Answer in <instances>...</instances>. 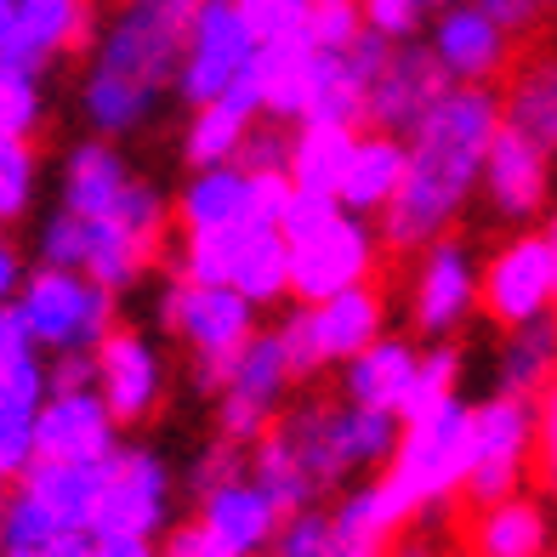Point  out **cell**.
I'll return each instance as SVG.
<instances>
[{
    "mask_svg": "<svg viewBox=\"0 0 557 557\" xmlns=\"http://www.w3.org/2000/svg\"><path fill=\"white\" fill-rule=\"evenodd\" d=\"M154 262H160V250H148L143 239H132L120 222H109V216H86V257H81V273L86 278H97L103 290H132V285H143L148 273H154Z\"/></svg>",
    "mask_w": 557,
    "mask_h": 557,
    "instance_id": "cell-34",
    "label": "cell"
},
{
    "mask_svg": "<svg viewBox=\"0 0 557 557\" xmlns=\"http://www.w3.org/2000/svg\"><path fill=\"white\" fill-rule=\"evenodd\" d=\"M0 557H40V552H23V546H0Z\"/></svg>",
    "mask_w": 557,
    "mask_h": 557,
    "instance_id": "cell-56",
    "label": "cell"
},
{
    "mask_svg": "<svg viewBox=\"0 0 557 557\" xmlns=\"http://www.w3.org/2000/svg\"><path fill=\"white\" fill-rule=\"evenodd\" d=\"M35 552L40 557H91V529H58V535Z\"/></svg>",
    "mask_w": 557,
    "mask_h": 557,
    "instance_id": "cell-54",
    "label": "cell"
},
{
    "mask_svg": "<svg viewBox=\"0 0 557 557\" xmlns=\"http://www.w3.org/2000/svg\"><path fill=\"white\" fill-rule=\"evenodd\" d=\"M398 176H404V137L359 125V132H352V148H347V165H342V183H336V206L359 211V216H375L393 199Z\"/></svg>",
    "mask_w": 557,
    "mask_h": 557,
    "instance_id": "cell-24",
    "label": "cell"
},
{
    "mask_svg": "<svg viewBox=\"0 0 557 557\" xmlns=\"http://www.w3.org/2000/svg\"><path fill=\"white\" fill-rule=\"evenodd\" d=\"M154 313H160V324H165L176 342H188L199 393H216L222 387L234 352L245 347L250 331H257V308H250L239 290H227V285H194V278H183V273L165 278Z\"/></svg>",
    "mask_w": 557,
    "mask_h": 557,
    "instance_id": "cell-6",
    "label": "cell"
},
{
    "mask_svg": "<svg viewBox=\"0 0 557 557\" xmlns=\"http://www.w3.org/2000/svg\"><path fill=\"white\" fill-rule=\"evenodd\" d=\"M35 257H40V268H81V257H86V216H74V211L58 206L35 227Z\"/></svg>",
    "mask_w": 557,
    "mask_h": 557,
    "instance_id": "cell-41",
    "label": "cell"
},
{
    "mask_svg": "<svg viewBox=\"0 0 557 557\" xmlns=\"http://www.w3.org/2000/svg\"><path fill=\"white\" fill-rule=\"evenodd\" d=\"M0 227H7V222H0Z\"/></svg>",
    "mask_w": 557,
    "mask_h": 557,
    "instance_id": "cell-59",
    "label": "cell"
},
{
    "mask_svg": "<svg viewBox=\"0 0 557 557\" xmlns=\"http://www.w3.org/2000/svg\"><path fill=\"white\" fill-rule=\"evenodd\" d=\"M245 449H250L245 478L278 506V512H296V506H313L319 500V484L308 478V467L296 461V449H290V438L278 433V426H268V433L250 438Z\"/></svg>",
    "mask_w": 557,
    "mask_h": 557,
    "instance_id": "cell-36",
    "label": "cell"
},
{
    "mask_svg": "<svg viewBox=\"0 0 557 557\" xmlns=\"http://www.w3.org/2000/svg\"><path fill=\"white\" fill-rule=\"evenodd\" d=\"M171 523V467L160 461L154 449H114L103 490H97L91 506V535H143L154 541L160 529Z\"/></svg>",
    "mask_w": 557,
    "mask_h": 557,
    "instance_id": "cell-13",
    "label": "cell"
},
{
    "mask_svg": "<svg viewBox=\"0 0 557 557\" xmlns=\"http://www.w3.org/2000/svg\"><path fill=\"white\" fill-rule=\"evenodd\" d=\"M535 467V398L495 393L472 404L467 416V478L461 495L472 506H490L500 495H518Z\"/></svg>",
    "mask_w": 557,
    "mask_h": 557,
    "instance_id": "cell-7",
    "label": "cell"
},
{
    "mask_svg": "<svg viewBox=\"0 0 557 557\" xmlns=\"http://www.w3.org/2000/svg\"><path fill=\"white\" fill-rule=\"evenodd\" d=\"M444 86H449L444 69L433 63V52H426L421 40H393L387 63L375 69L370 86H364V125L404 137L444 97Z\"/></svg>",
    "mask_w": 557,
    "mask_h": 557,
    "instance_id": "cell-17",
    "label": "cell"
},
{
    "mask_svg": "<svg viewBox=\"0 0 557 557\" xmlns=\"http://www.w3.org/2000/svg\"><path fill=\"white\" fill-rule=\"evenodd\" d=\"M478 194L500 222H535L552 199V154L518 137L512 125H495L484 165H478Z\"/></svg>",
    "mask_w": 557,
    "mask_h": 557,
    "instance_id": "cell-16",
    "label": "cell"
},
{
    "mask_svg": "<svg viewBox=\"0 0 557 557\" xmlns=\"http://www.w3.org/2000/svg\"><path fill=\"white\" fill-rule=\"evenodd\" d=\"M91 557H154V541H143V535H91Z\"/></svg>",
    "mask_w": 557,
    "mask_h": 557,
    "instance_id": "cell-53",
    "label": "cell"
},
{
    "mask_svg": "<svg viewBox=\"0 0 557 557\" xmlns=\"http://www.w3.org/2000/svg\"><path fill=\"white\" fill-rule=\"evenodd\" d=\"M426 52L444 69L449 86H500L512 74L518 40L478 7V0H455V7H433L426 17Z\"/></svg>",
    "mask_w": 557,
    "mask_h": 557,
    "instance_id": "cell-12",
    "label": "cell"
},
{
    "mask_svg": "<svg viewBox=\"0 0 557 557\" xmlns=\"http://www.w3.org/2000/svg\"><path fill=\"white\" fill-rule=\"evenodd\" d=\"M382 557H438V552H433V546H416V541H410V546H393V552H382Z\"/></svg>",
    "mask_w": 557,
    "mask_h": 557,
    "instance_id": "cell-55",
    "label": "cell"
},
{
    "mask_svg": "<svg viewBox=\"0 0 557 557\" xmlns=\"http://www.w3.org/2000/svg\"><path fill=\"white\" fill-rule=\"evenodd\" d=\"M234 472H245V455H239V444L216 438L206 455H199V467H194V490H211V484H222V478H234Z\"/></svg>",
    "mask_w": 557,
    "mask_h": 557,
    "instance_id": "cell-48",
    "label": "cell"
},
{
    "mask_svg": "<svg viewBox=\"0 0 557 557\" xmlns=\"http://www.w3.org/2000/svg\"><path fill=\"white\" fill-rule=\"evenodd\" d=\"M227 290H239L250 308H278L290 301V250L278 239L273 222H239L234 239H227V273H222Z\"/></svg>",
    "mask_w": 557,
    "mask_h": 557,
    "instance_id": "cell-21",
    "label": "cell"
},
{
    "mask_svg": "<svg viewBox=\"0 0 557 557\" xmlns=\"http://www.w3.org/2000/svg\"><path fill=\"white\" fill-rule=\"evenodd\" d=\"M23 273H29V262H23V250L0 234V301H12L17 285H23Z\"/></svg>",
    "mask_w": 557,
    "mask_h": 557,
    "instance_id": "cell-52",
    "label": "cell"
},
{
    "mask_svg": "<svg viewBox=\"0 0 557 557\" xmlns=\"http://www.w3.org/2000/svg\"><path fill=\"white\" fill-rule=\"evenodd\" d=\"M52 535H58V523L46 518L40 506L12 484V495L0 500V546H23V552H35V546H46Z\"/></svg>",
    "mask_w": 557,
    "mask_h": 557,
    "instance_id": "cell-46",
    "label": "cell"
},
{
    "mask_svg": "<svg viewBox=\"0 0 557 557\" xmlns=\"http://www.w3.org/2000/svg\"><path fill=\"white\" fill-rule=\"evenodd\" d=\"M342 370V393L347 404H364V410H387L398 416L404 393H410V375H416V342L410 336H393L382 331L375 342H364L359 352H352Z\"/></svg>",
    "mask_w": 557,
    "mask_h": 557,
    "instance_id": "cell-23",
    "label": "cell"
},
{
    "mask_svg": "<svg viewBox=\"0 0 557 557\" xmlns=\"http://www.w3.org/2000/svg\"><path fill=\"white\" fill-rule=\"evenodd\" d=\"M296 120H313V125H364V81L347 69L342 52H319L308 58V81H301V109Z\"/></svg>",
    "mask_w": 557,
    "mask_h": 557,
    "instance_id": "cell-32",
    "label": "cell"
},
{
    "mask_svg": "<svg viewBox=\"0 0 557 557\" xmlns=\"http://www.w3.org/2000/svg\"><path fill=\"white\" fill-rule=\"evenodd\" d=\"M40 194V154L35 137H7L0 132V222L29 216Z\"/></svg>",
    "mask_w": 557,
    "mask_h": 557,
    "instance_id": "cell-39",
    "label": "cell"
},
{
    "mask_svg": "<svg viewBox=\"0 0 557 557\" xmlns=\"http://www.w3.org/2000/svg\"><path fill=\"white\" fill-rule=\"evenodd\" d=\"M285 250H290V301H319L347 285H370L375 268H382L375 216L359 211H336L313 239H296Z\"/></svg>",
    "mask_w": 557,
    "mask_h": 557,
    "instance_id": "cell-11",
    "label": "cell"
},
{
    "mask_svg": "<svg viewBox=\"0 0 557 557\" xmlns=\"http://www.w3.org/2000/svg\"><path fill=\"white\" fill-rule=\"evenodd\" d=\"M426 7H455V0H426Z\"/></svg>",
    "mask_w": 557,
    "mask_h": 557,
    "instance_id": "cell-57",
    "label": "cell"
},
{
    "mask_svg": "<svg viewBox=\"0 0 557 557\" xmlns=\"http://www.w3.org/2000/svg\"><path fill=\"white\" fill-rule=\"evenodd\" d=\"M91 393L120 426L154 416L165 398V352L154 347V336L132 331V324H109V336L91 347Z\"/></svg>",
    "mask_w": 557,
    "mask_h": 557,
    "instance_id": "cell-15",
    "label": "cell"
},
{
    "mask_svg": "<svg viewBox=\"0 0 557 557\" xmlns=\"http://www.w3.org/2000/svg\"><path fill=\"white\" fill-rule=\"evenodd\" d=\"M132 160L120 154V143L109 137H86L69 148L63 160V176H58V206L74 211V216H109L114 199L125 194V183H132Z\"/></svg>",
    "mask_w": 557,
    "mask_h": 557,
    "instance_id": "cell-22",
    "label": "cell"
},
{
    "mask_svg": "<svg viewBox=\"0 0 557 557\" xmlns=\"http://www.w3.org/2000/svg\"><path fill=\"white\" fill-rule=\"evenodd\" d=\"M262 114L245 103V97L222 91L211 97V103H194L188 109V125H183V165L199 171V165H227L239 160V148L250 137V125H257Z\"/></svg>",
    "mask_w": 557,
    "mask_h": 557,
    "instance_id": "cell-28",
    "label": "cell"
},
{
    "mask_svg": "<svg viewBox=\"0 0 557 557\" xmlns=\"http://www.w3.org/2000/svg\"><path fill=\"white\" fill-rule=\"evenodd\" d=\"M359 29L364 23H359V7H352V0H308L301 35H308V46H319V52H347Z\"/></svg>",
    "mask_w": 557,
    "mask_h": 557,
    "instance_id": "cell-43",
    "label": "cell"
},
{
    "mask_svg": "<svg viewBox=\"0 0 557 557\" xmlns=\"http://www.w3.org/2000/svg\"><path fill=\"white\" fill-rule=\"evenodd\" d=\"M23 352H35V342H29V331H23L12 301H0V370H7L12 359H23Z\"/></svg>",
    "mask_w": 557,
    "mask_h": 557,
    "instance_id": "cell-51",
    "label": "cell"
},
{
    "mask_svg": "<svg viewBox=\"0 0 557 557\" xmlns=\"http://www.w3.org/2000/svg\"><path fill=\"white\" fill-rule=\"evenodd\" d=\"M109 455L103 461H29V472L17 478V490L29 495L58 529H91V506L103 490Z\"/></svg>",
    "mask_w": 557,
    "mask_h": 557,
    "instance_id": "cell-26",
    "label": "cell"
},
{
    "mask_svg": "<svg viewBox=\"0 0 557 557\" xmlns=\"http://www.w3.org/2000/svg\"><path fill=\"white\" fill-rule=\"evenodd\" d=\"M552 301H557V234L523 222V234H512L478 262V308L500 331H512L529 319H552Z\"/></svg>",
    "mask_w": 557,
    "mask_h": 557,
    "instance_id": "cell-8",
    "label": "cell"
},
{
    "mask_svg": "<svg viewBox=\"0 0 557 557\" xmlns=\"http://www.w3.org/2000/svg\"><path fill=\"white\" fill-rule=\"evenodd\" d=\"M250 52H257V29L245 23V12L234 0H199L188 29H183V52L171 69V91L183 103H211V97L234 91V81L245 74Z\"/></svg>",
    "mask_w": 557,
    "mask_h": 557,
    "instance_id": "cell-9",
    "label": "cell"
},
{
    "mask_svg": "<svg viewBox=\"0 0 557 557\" xmlns=\"http://www.w3.org/2000/svg\"><path fill=\"white\" fill-rule=\"evenodd\" d=\"M12 308L23 319V331H29L35 352L52 359V352H91L103 342L109 324L120 319V296L86 278L81 268H29Z\"/></svg>",
    "mask_w": 557,
    "mask_h": 557,
    "instance_id": "cell-3",
    "label": "cell"
},
{
    "mask_svg": "<svg viewBox=\"0 0 557 557\" xmlns=\"http://www.w3.org/2000/svg\"><path fill=\"white\" fill-rule=\"evenodd\" d=\"M552 359H557V331L552 319H529L512 324L495 352V393H518V398H541L552 387Z\"/></svg>",
    "mask_w": 557,
    "mask_h": 557,
    "instance_id": "cell-35",
    "label": "cell"
},
{
    "mask_svg": "<svg viewBox=\"0 0 557 557\" xmlns=\"http://www.w3.org/2000/svg\"><path fill=\"white\" fill-rule=\"evenodd\" d=\"M273 426L290 438L296 461L308 467V478L319 490L342 484L347 472L387 467L393 438H398V416L364 410V404H301V410H290Z\"/></svg>",
    "mask_w": 557,
    "mask_h": 557,
    "instance_id": "cell-4",
    "label": "cell"
},
{
    "mask_svg": "<svg viewBox=\"0 0 557 557\" xmlns=\"http://www.w3.org/2000/svg\"><path fill=\"white\" fill-rule=\"evenodd\" d=\"M278 331V347H285V364L296 382L331 370V364H347L364 342H375L387 331V296L370 285H347L336 296H319V301H296V313Z\"/></svg>",
    "mask_w": 557,
    "mask_h": 557,
    "instance_id": "cell-5",
    "label": "cell"
},
{
    "mask_svg": "<svg viewBox=\"0 0 557 557\" xmlns=\"http://www.w3.org/2000/svg\"><path fill=\"white\" fill-rule=\"evenodd\" d=\"M331 518V535H324V557H382L387 541L398 535V512L387 506L382 484H364V490H352L342 495L336 512H324Z\"/></svg>",
    "mask_w": 557,
    "mask_h": 557,
    "instance_id": "cell-31",
    "label": "cell"
},
{
    "mask_svg": "<svg viewBox=\"0 0 557 557\" xmlns=\"http://www.w3.org/2000/svg\"><path fill=\"white\" fill-rule=\"evenodd\" d=\"M535 7H552V0H535Z\"/></svg>",
    "mask_w": 557,
    "mask_h": 557,
    "instance_id": "cell-58",
    "label": "cell"
},
{
    "mask_svg": "<svg viewBox=\"0 0 557 557\" xmlns=\"http://www.w3.org/2000/svg\"><path fill=\"white\" fill-rule=\"evenodd\" d=\"M478 7H484L512 40H523V35L541 23V12H546V7H535V0H478Z\"/></svg>",
    "mask_w": 557,
    "mask_h": 557,
    "instance_id": "cell-49",
    "label": "cell"
},
{
    "mask_svg": "<svg viewBox=\"0 0 557 557\" xmlns=\"http://www.w3.org/2000/svg\"><path fill=\"white\" fill-rule=\"evenodd\" d=\"M29 461H35V410L0 404V490L17 484Z\"/></svg>",
    "mask_w": 557,
    "mask_h": 557,
    "instance_id": "cell-45",
    "label": "cell"
},
{
    "mask_svg": "<svg viewBox=\"0 0 557 557\" xmlns=\"http://www.w3.org/2000/svg\"><path fill=\"white\" fill-rule=\"evenodd\" d=\"M449 393H461V347H455V336H438L433 347H416V375H410V393L398 404V421L433 410Z\"/></svg>",
    "mask_w": 557,
    "mask_h": 557,
    "instance_id": "cell-37",
    "label": "cell"
},
{
    "mask_svg": "<svg viewBox=\"0 0 557 557\" xmlns=\"http://www.w3.org/2000/svg\"><path fill=\"white\" fill-rule=\"evenodd\" d=\"M40 120H46V69L0 63V132L35 137Z\"/></svg>",
    "mask_w": 557,
    "mask_h": 557,
    "instance_id": "cell-38",
    "label": "cell"
},
{
    "mask_svg": "<svg viewBox=\"0 0 557 557\" xmlns=\"http://www.w3.org/2000/svg\"><path fill=\"white\" fill-rule=\"evenodd\" d=\"M46 387H91V352H52Z\"/></svg>",
    "mask_w": 557,
    "mask_h": 557,
    "instance_id": "cell-50",
    "label": "cell"
},
{
    "mask_svg": "<svg viewBox=\"0 0 557 557\" xmlns=\"http://www.w3.org/2000/svg\"><path fill=\"white\" fill-rule=\"evenodd\" d=\"M109 222H120L132 239H143L148 250H165V234H171V199L148 183V176H132L125 183V194L114 199Z\"/></svg>",
    "mask_w": 557,
    "mask_h": 557,
    "instance_id": "cell-40",
    "label": "cell"
},
{
    "mask_svg": "<svg viewBox=\"0 0 557 557\" xmlns=\"http://www.w3.org/2000/svg\"><path fill=\"white\" fill-rule=\"evenodd\" d=\"M500 91V125H512L518 137H529L535 148H557V63L552 58H535L523 63Z\"/></svg>",
    "mask_w": 557,
    "mask_h": 557,
    "instance_id": "cell-30",
    "label": "cell"
},
{
    "mask_svg": "<svg viewBox=\"0 0 557 557\" xmlns=\"http://www.w3.org/2000/svg\"><path fill=\"white\" fill-rule=\"evenodd\" d=\"M154 557H227L216 541H211V529L206 523H176V529H165V541L154 546Z\"/></svg>",
    "mask_w": 557,
    "mask_h": 557,
    "instance_id": "cell-47",
    "label": "cell"
},
{
    "mask_svg": "<svg viewBox=\"0 0 557 557\" xmlns=\"http://www.w3.org/2000/svg\"><path fill=\"white\" fill-rule=\"evenodd\" d=\"M160 103H165L160 86H143L132 74H114V69H97V63L81 81V114L91 125V137H109V143L143 132V125L160 114Z\"/></svg>",
    "mask_w": 557,
    "mask_h": 557,
    "instance_id": "cell-25",
    "label": "cell"
},
{
    "mask_svg": "<svg viewBox=\"0 0 557 557\" xmlns=\"http://www.w3.org/2000/svg\"><path fill=\"white\" fill-rule=\"evenodd\" d=\"M12 12H17L23 46H29L40 69L74 52H91V35H97L91 0H12Z\"/></svg>",
    "mask_w": 557,
    "mask_h": 557,
    "instance_id": "cell-27",
    "label": "cell"
},
{
    "mask_svg": "<svg viewBox=\"0 0 557 557\" xmlns=\"http://www.w3.org/2000/svg\"><path fill=\"white\" fill-rule=\"evenodd\" d=\"M347 148H352V125L296 120L290 125V143H285V176H290V188H308V194H331L336 199Z\"/></svg>",
    "mask_w": 557,
    "mask_h": 557,
    "instance_id": "cell-33",
    "label": "cell"
},
{
    "mask_svg": "<svg viewBox=\"0 0 557 557\" xmlns=\"http://www.w3.org/2000/svg\"><path fill=\"white\" fill-rule=\"evenodd\" d=\"M472 313H478V250L461 234L426 239L410 278V324L426 342H438L461 331Z\"/></svg>",
    "mask_w": 557,
    "mask_h": 557,
    "instance_id": "cell-14",
    "label": "cell"
},
{
    "mask_svg": "<svg viewBox=\"0 0 557 557\" xmlns=\"http://www.w3.org/2000/svg\"><path fill=\"white\" fill-rule=\"evenodd\" d=\"M472 557H546V506L523 490L478 506Z\"/></svg>",
    "mask_w": 557,
    "mask_h": 557,
    "instance_id": "cell-29",
    "label": "cell"
},
{
    "mask_svg": "<svg viewBox=\"0 0 557 557\" xmlns=\"http://www.w3.org/2000/svg\"><path fill=\"white\" fill-rule=\"evenodd\" d=\"M500 125L495 86H444V97L404 132V176L382 211L375 234L382 250H421L449 234L478 199V165Z\"/></svg>",
    "mask_w": 557,
    "mask_h": 557,
    "instance_id": "cell-1",
    "label": "cell"
},
{
    "mask_svg": "<svg viewBox=\"0 0 557 557\" xmlns=\"http://www.w3.org/2000/svg\"><path fill=\"white\" fill-rule=\"evenodd\" d=\"M278 506L250 484L245 472L234 478H222V484L211 490H199V523L211 529V541L227 552V557H262L268 541H273V529H278Z\"/></svg>",
    "mask_w": 557,
    "mask_h": 557,
    "instance_id": "cell-19",
    "label": "cell"
},
{
    "mask_svg": "<svg viewBox=\"0 0 557 557\" xmlns=\"http://www.w3.org/2000/svg\"><path fill=\"white\" fill-rule=\"evenodd\" d=\"M324 535H331V518L319 506H296V512L278 518L268 557H324Z\"/></svg>",
    "mask_w": 557,
    "mask_h": 557,
    "instance_id": "cell-44",
    "label": "cell"
},
{
    "mask_svg": "<svg viewBox=\"0 0 557 557\" xmlns=\"http://www.w3.org/2000/svg\"><path fill=\"white\" fill-rule=\"evenodd\" d=\"M171 222L183 227V234H199V227H234V222H257V176H250L239 160L188 171L183 194L171 199Z\"/></svg>",
    "mask_w": 557,
    "mask_h": 557,
    "instance_id": "cell-20",
    "label": "cell"
},
{
    "mask_svg": "<svg viewBox=\"0 0 557 557\" xmlns=\"http://www.w3.org/2000/svg\"><path fill=\"white\" fill-rule=\"evenodd\" d=\"M120 449V421L91 387H46L35 410V461H103Z\"/></svg>",
    "mask_w": 557,
    "mask_h": 557,
    "instance_id": "cell-18",
    "label": "cell"
},
{
    "mask_svg": "<svg viewBox=\"0 0 557 557\" xmlns=\"http://www.w3.org/2000/svg\"><path fill=\"white\" fill-rule=\"evenodd\" d=\"M290 364H285V347H278V331H250L245 347L234 352V364H227L222 387L211 393L216 398V426L227 444H250L262 438L268 426L278 421V410H285V393H290Z\"/></svg>",
    "mask_w": 557,
    "mask_h": 557,
    "instance_id": "cell-10",
    "label": "cell"
},
{
    "mask_svg": "<svg viewBox=\"0 0 557 557\" xmlns=\"http://www.w3.org/2000/svg\"><path fill=\"white\" fill-rule=\"evenodd\" d=\"M352 7H359L364 29L382 35V40H421L426 17H433L426 0H352Z\"/></svg>",
    "mask_w": 557,
    "mask_h": 557,
    "instance_id": "cell-42",
    "label": "cell"
},
{
    "mask_svg": "<svg viewBox=\"0 0 557 557\" xmlns=\"http://www.w3.org/2000/svg\"><path fill=\"white\" fill-rule=\"evenodd\" d=\"M467 416L472 404L461 393L438 398L433 410H421L410 421H398V438L387 455V472L375 478L387 495V506L410 523L426 506H444L461 495V478H467Z\"/></svg>",
    "mask_w": 557,
    "mask_h": 557,
    "instance_id": "cell-2",
    "label": "cell"
}]
</instances>
